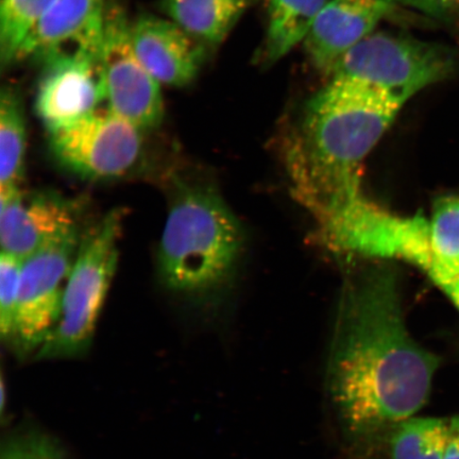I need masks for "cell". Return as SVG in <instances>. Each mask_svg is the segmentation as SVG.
Instances as JSON below:
<instances>
[{
	"label": "cell",
	"instance_id": "cell-1",
	"mask_svg": "<svg viewBox=\"0 0 459 459\" xmlns=\"http://www.w3.org/2000/svg\"><path fill=\"white\" fill-rule=\"evenodd\" d=\"M440 365L415 342L402 313L398 275L375 264L343 287L325 390L350 459H384L390 435L427 404Z\"/></svg>",
	"mask_w": 459,
	"mask_h": 459
},
{
	"label": "cell",
	"instance_id": "cell-2",
	"mask_svg": "<svg viewBox=\"0 0 459 459\" xmlns=\"http://www.w3.org/2000/svg\"><path fill=\"white\" fill-rule=\"evenodd\" d=\"M402 108L381 91L343 79H331L307 101L284 136L282 157L292 196L318 226L364 196V160Z\"/></svg>",
	"mask_w": 459,
	"mask_h": 459
},
{
	"label": "cell",
	"instance_id": "cell-3",
	"mask_svg": "<svg viewBox=\"0 0 459 459\" xmlns=\"http://www.w3.org/2000/svg\"><path fill=\"white\" fill-rule=\"evenodd\" d=\"M243 246L239 222L213 188L183 185L171 201L159 247L169 290L205 301L222 289Z\"/></svg>",
	"mask_w": 459,
	"mask_h": 459
},
{
	"label": "cell",
	"instance_id": "cell-4",
	"mask_svg": "<svg viewBox=\"0 0 459 459\" xmlns=\"http://www.w3.org/2000/svg\"><path fill=\"white\" fill-rule=\"evenodd\" d=\"M123 221L124 212L112 210L82 237L63 295L60 319L37 352L39 359L76 358L90 348L117 272Z\"/></svg>",
	"mask_w": 459,
	"mask_h": 459
},
{
	"label": "cell",
	"instance_id": "cell-5",
	"mask_svg": "<svg viewBox=\"0 0 459 459\" xmlns=\"http://www.w3.org/2000/svg\"><path fill=\"white\" fill-rule=\"evenodd\" d=\"M453 60L443 46L393 32H373L338 61L331 79L351 80L405 105L450 76Z\"/></svg>",
	"mask_w": 459,
	"mask_h": 459
},
{
	"label": "cell",
	"instance_id": "cell-6",
	"mask_svg": "<svg viewBox=\"0 0 459 459\" xmlns=\"http://www.w3.org/2000/svg\"><path fill=\"white\" fill-rule=\"evenodd\" d=\"M319 232L326 245L342 254L404 261L422 272L433 261L427 218L390 213L365 196L320 226Z\"/></svg>",
	"mask_w": 459,
	"mask_h": 459
},
{
	"label": "cell",
	"instance_id": "cell-7",
	"mask_svg": "<svg viewBox=\"0 0 459 459\" xmlns=\"http://www.w3.org/2000/svg\"><path fill=\"white\" fill-rule=\"evenodd\" d=\"M54 158L86 180H113L135 169L142 154L141 130L107 108L49 131Z\"/></svg>",
	"mask_w": 459,
	"mask_h": 459
},
{
	"label": "cell",
	"instance_id": "cell-8",
	"mask_svg": "<svg viewBox=\"0 0 459 459\" xmlns=\"http://www.w3.org/2000/svg\"><path fill=\"white\" fill-rule=\"evenodd\" d=\"M100 68L108 108L141 131L158 127L164 115L160 83L137 57L127 14L115 3L106 11Z\"/></svg>",
	"mask_w": 459,
	"mask_h": 459
},
{
	"label": "cell",
	"instance_id": "cell-9",
	"mask_svg": "<svg viewBox=\"0 0 459 459\" xmlns=\"http://www.w3.org/2000/svg\"><path fill=\"white\" fill-rule=\"evenodd\" d=\"M82 235L79 228L22 261L13 341L22 357L39 351L60 319L63 282L70 275Z\"/></svg>",
	"mask_w": 459,
	"mask_h": 459
},
{
	"label": "cell",
	"instance_id": "cell-10",
	"mask_svg": "<svg viewBox=\"0 0 459 459\" xmlns=\"http://www.w3.org/2000/svg\"><path fill=\"white\" fill-rule=\"evenodd\" d=\"M100 49L74 46L45 57L36 94V112L48 131L93 113L102 101Z\"/></svg>",
	"mask_w": 459,
	"mask_h": 459
},
{
	"label": "cell",
	"instance_id": "cell-11",
	"mask_svg": "<svg viewBox=\"0 0 459 459\" xmlns=\"http://www.w3.org/2000/svg\"><path fill=\"white\" fill-rule=\"evenodd\" d=\"M76 204L53 191L24 193L0 188L2 252L24 261L43 247L79 228Z\"/></svg>",
	"mask_w": 459,
	"mask_h": 459
},
{
	"label": "cell",
	"instance_id": "cell-12",
	"mask_svg": "<svg viewBox=\"0 0 459 459\" xmlns=\"http://www.w3.org/2000/svg\"><path fill=\"white\" fill-rule=\"evenodd\" d=\"M394 4V0H329L303 42L311 65L330 74L344 55L375 31Z\"/></svg>",
	"mask_w": 459,
	"mask_h": 459
},
{
	"label": "cell",
	"instance_id": "cell-13",
	"mask_svg": "<svg viewBox=\"0 0 459 459\" xmlns=\"http://www.w3.org/2000/svg\"><path fill=\"white\" fill-rule=\"evenodd\" d=\"M131 41L142 65L160 84L186 86L203 66L205 46L175 22L140 16L131 24Z\"/></svg>",
	"mask_w": 459,
	"mask_h": 459
},
{
	"label": "cell",
	"instance_id": "cell-14",
	"mask_svg": "<svg viewBox=\"0 0 459 459\" xmlns=\"http://www.w3.org/2000/svg\"><path fill=\"white\" fill-rule=\"evenodd\" d=\"M111 0H57L28 34L15 62L43 61L51 54L74 46H99Z\"/></svg>",
	"mask_w": 459,
	"mask_h": 459
},
{
	"label": "cell",
	"instance_id": "cell-15",
	"mask_svg": "<svg viewBox=\"0 0 459 459\" xmlns=\"http://www.w3.org/2000/svg\"><path fill=\"white\" fill-rule=\"evenodd\" d=\"M257 0H162L172 22L204 46L220 45Z\"/></svg>",
	"mask_w": 459,
	"mask_h": 459
},
{
	"label": "cell",
	"instance_id": "cell-16",
	"mask_svg": "<svg viewBox=\"0 0 459 459\" xmlns=\"http://www.w3.org/2000/svg\"><path fill=\"white\" fill-rule=\"evenodd\" d=\"M329 0H268L267 30L260 51L263 65H273L303 43Z\"/></svg>",
	"mask_w": 459,
	"mask_h": 459
},
{
	"label": "cell",
	"instance_id": "cell-17",
	"mask_svg": "<svg viewBox=\"0 0 459 459\" xmlns=\"http://www.w3.org/2000/svg\"><path fill=\"white\" fill-rule=\"evenodd\" d=\"M27 128L21 95L13 86L0 94V188L19 186L24 174Z\"/></svg>",
	"mask_w": 459,
	"mask_h": 459
},
{
	"label": "cell",
	"instance_id": "cell-18",
	"mask_svg": "<svg viewBox=\"0 0 459 459\" xmlns=\"http://www.w3.org/2000/svg\"><path fill=\"white\" fill-rule=\"evenodd\" d=\"M446 419L411 417L401 422L388 439V459H444Z\"/></svg>",
	"mask_w": 459,
	"mask_h": 459
},
{
	"label": "cell",
	"instance_id": "cell-19",
	"mask_svg": "<svg viewBox=\"0 0 459 459\" xmlns=\"http://www.w3.org/2000/svg\"><path fill=\"white\" fill-rule=\"evenodd\" d=\"M429 240L433 265L427 272L428 277L459 275V196H444L435 201Z\"/></svg>",
	"mask_w": 459,
	"mask_h": 459
},
{
	"label": "cell",
	"instance_id": "cell-20",
	"mask_svg": "<svg viewBox=\"0 0 459 459\" xmlns=\"http://www.w3.org/2000/svg\"><path fill=\"white\" fill-rule=\"evenodd\" d=\"M57 0H2L0 3V57L3 66L15 63L28 34Z\"/></svg>",
	"mask_w": 459,
	"mask_h": 459
},
{
	"label": "cell",
	"instance_id": "cell-21",
	"mask_svg": "<svg viewBox=\"0 0 459 459\" xmlns=\"http://www.w3.org/2000/svg\"><path fill=\"white\" fill-rule=\"evenodd\" d=\"M22 260L2 252L0 255V332L4 341L13 337Z\"/></svg>",
	"mask_w": 459,
	"mask_h": 459
},
{
	"label": "cell",
	"instance_id": "cell-22",
	"mask_svg": "<svg viewBox=\"0 0 459 459\" xmlns=\"http://www.w3.org/2000/svg\"><path fill=\"white\" fill-rule=\"evenodd\" d=\"M3 459H62L60 453L49 441L25 439L13 441L4 450Z\"/></svg>",
	"mask_w": 459,
	"mask_h": 459
},
{
	"label": "cell",
	"instance_id": "cell-23",
	"mask_svg": "<svg viewBox=\"0 0 459 459\" xmlns=\"http://www.w3.org/2000/svg\"><path fill=\"white\" fill-rule=\"evenodd\" d=\"M394 2L421 11L426 14L441 17L449 13L455 0H394Z\"/></svg>",
	"mask_w": 459,
	"mask_h": 459
},
{
	"label": "cell",
	"instance_id": "cell-24",
	"mask_svg": "<svg viewBox=\"0 0 459 459\" xmlns=\"http://www.w3.org/2000/svg\"><path fill=\"white\" fill-rule=\"evenodd\" d=\"M444 459H459V416L447 421V435Z\"/></svg>",
	"mask_w": 459,
	"mask_h": 459
},
{
	"label": "cell",
	"instance_id": "cell-25",
	"mask_svg": "<svg viewBox=\"0 0 459 459\" xmlns=\"http://www.w3.org/2000/svg\"><path fill=\"white\" fill-rule=\"evenodd\" d=\"M429 279L450 298V300L459 309V275L452 277V275L446 274H435Z\"/></svg>",
	"mask_w": 459,
	"mask_h": 459
},
{
	"label": "cell",
	"instance_id": "cell-26",
	"mask_svg": "<svg viewBox=\"0 0 459 459\" xmlns=\"http://www.w3.org/2000/svg\"><path fill=\"white\" fill-rule=\"evenodd\" d=\"M0 394H2V405H0V407H2V411H4V403H5V388H4V380L2 381V389H0Z\"/></svg>",
	"mask_w": 459,
	"mask_h": 459
}]
</instances>
